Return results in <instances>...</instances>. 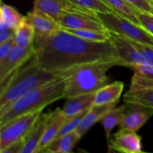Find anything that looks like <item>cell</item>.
Listing matches in <instances>:
<instances>
[{"instance_id": "obj_27", "label": "cell", "mask_w": 153, "mask_h": 153, "mask_svg": "<svg viewBox=\"0 0 153 153\" xmlns=\"http://www.w3.org/2000/svg\"><path fill=\"white\" fill-rule=\"evenodd\" d=\"M88 110L82 112V113H79L78 114L74 115V116L70 117H67V120L65 121L64 124L63 125L62 128L60 130V132L58 134V136H57V137L64 135V134H67L68 133L73 132L74 131H76L77 128H79V126H80L82 120L85 117V114H86Z\"/></svg>"}, {"instance_id": "obj_21", "label": "cell", "mask_w": 153, "mask_h": 153, "mask_svg": "<svg viewBox=\"0 0 153 153\" xmlns=\"http://www.w3.org/2000/svg\"><path fill=\"white\" fill-rule=\"evenodd\" d=\"M36 33L31 22L25 16L24 19L15 29V45L22 48H26L34 44Z\"/></svg>"}, {"instance_id": "obj_29", "label": "cell", "mask_w": 153, "mask_h": 153, "mask_svg": "<svg viewBox=\"0 0 153 153\" xmlns=\"http://www.w3.org/2000/svg\"><path fill=\"white\" fill-rule=\"evenodd\" d=\"M139 12L153 14V0H126Z\"/></svg>"}, {"instance_id": "obj_6", "label": "cell", "mask_w": 153, "mask_h": 153, "mask_svg": "<svg viewBox=\"0 0 153 153\" xmlns=\"http://www.w3.org/2000/svg\"><path fill=\"white\" fill-rule=\"evenodd\" d=\"M42 111L16 117L0 125V152L16 142L24 140Z\"/></svg>"}, {"instance_id": "obj_4", "label": "cell", "mask_w": 153, "mask_h": 153, "mask_svg": "<svg viewBox=\"0 0 153 153\" xmlns=\"http://www.w3.org/2000/svg\"><path fill=\"white\" fill-rule=\"evenodd\" d=\"M61 99H65L64 78L34 88L18 99L0 112V125L21 115L42 111L47 105Z\"/></svg>"}, {"instance_id": "obj_1", "label": "cell", "mask_w": 153, "mask_h": 153, "mask_svg": "<svg viewBox=\"0 0 153 153\" xmlns=\"http://www.w3.org/2000/svg\"><path fill=\"white\" fill-rule=\"evenodd\" d=\"M34 46V61L44 70L58 73L62 77L63 73L88 63L114 61L121 66L111 40L88 41L64 28L51 35L36 34Z\"/></svg>"}, {"instance_id": "obj_23", "label": "cell", "mask_w": 153, "mask_h": 153, "mask_svg": "<svg viewBox=\"0 0 153 153\" xmlns=\"http://www.w3.org/2000/svg\"><path fill=\"white\" fill-rule=\"evenodd\" d=\"M112 11L126 18L135 23L140 24L137 18L138 10H136L126 0H104Z\"/></svg>"}, {"instance_id": "obj_17", "label": "cell", "mask_w": 153, "mask_h": 153, "mask_svg": "<svg viewBox=\"0 0 153 153\" xmlns=\"http://www.w3.org/2000/svg\"><path fill=\"white\" fill-rule=\"evenodd\" d=\"M95 93L82 94L66 99L62 111L67 117L85 111L91 108L94 105Z\"/></svg>"}, {"instance_id": "obj_10", "label": "cell", "mask_w": 153, "mask_h": 153, "mask_svg": "<svg viewBox=\"0 0 153 153\" xmlns=\"http://www.w3.org/2000/svg\"><path fill=\"white\" fill-rule=\"evenodd\" d=\"M109 152L122 153H142V138L135 131L119 128L108 143Z\"/></svg>"}, {"instance_id": "obj_32", "label": "cell", "mask_w": 153, "mask_h": 153, "mask_svg": "<svg viewBox=\"0 0 153 153\" xmlns=\"http://www.w3.org/2000/svg\"><path fill=\"white\" fill-rule=\"evenodd\" d=\"M23 145V140L10 145L0 153H20Z\"/></svg>"}, {"instance_id": "obj_14", "label": "cell", "mask_w": 153, "mask_h": 153, "mask_svg": "<svg viewBox=\"0 0 153 153\" xmlns=\"http://www.w3.org/2000/svg\"><path fill=\"white\" fill-rule=\"evenodd\" d=\"M131 69L133 70V76L131 79L129 91L153 88V64H134Z\"/></svg>"}, {"instance_id": "obj_11", "label": "cell", "mask_w": 153, "mask_h": 153, "mask_svg": "<svg viewBox=\"0 0 153 153\" xmlns=\"http://www.w3.org/2000/svg\"><path fill=\"white\" fill-rule=\"evenodd\" d=\"M33 9L44 12L57 21L64 12L80 11L95 13L76 5L70 0H34Z\"/></svg>"}, {"instance_id": "obj_25", "label": "cell", "mask_w": 153, "mask_h": 153, "mask_svg": "<svg viewBox=\"0 0 153 153\" xmlns=\"http://www.w3.org/2000/svg\"><path fill=\"white\" fill-rule=\"evenodd\" d=\"M80 38L91 42H105L111 40V34L108 31H98L92 29H71L64 28Z\"/></svg>"}, {"instance_id": "obj_8", "label": "cell", "mask_w": 153, "mask_h": 153, "mask_svg": "<svg viewBox=\"0 0 153 153\" xmlns=\"http://www.w3.org/2000/svg\"><path fill=\"white\" fill-rule=\"evenodd\" d=\"M58 22L62 28L107 31L102 22L97 16V13L64 12L58 18Z\"/></svg>"}, {"instance_id": "obj_5", "label": "cell", "mask_w": 153, "mask_h": 153, "mask_svg": "<svg viewBox=\"0 0 153 153\" xmlns=\"http://www.w3.org/2000/svg\"><path fill=\"white\" fill-rule=\"evenodd\" d=\"M97 16L111 34L142 44L153 46V36L141 25L113 11L99 12Z\"/></svg>"}, {"instance_id": "obj_22", "label": "cell", "mask_w": 153, "mask_h": 153, "mask_svg": "<svg viewBox=\"0 0 153 153\" xmlns=\"http://www.w3.org/2000/svg\"><path fill=\"white\" fill-rule=\"evenodd\" d=\"M126 105H123L120 107L114 108L111 110L109 111L108 113H106L100 120V123L102 124L105 130L108 143L111 137V133L113 129L117 126L120 125V123Z\"/></svg>"}, {"instance_id": "obj_26", "label": "cell", "mask_w": 153, "mask_h": 153, "mask_svg": "<svg viewBox=\"0 0 153 153\" xmlns=\"http://www.w3.org/2000/svg\"><path fill=\"white\" fill-rule=\"evenodd\" d=\"M73 4L85 10L99 13V12L112 11L104 0H70Z\"/></svg>"}, {"instance_id": "obj_20", "label": "cell", "mask_w": 153, "mask_h": 153, "mask_svg": "<svg viewBox=\"0 0 153 153\" xmlns=\"http://www.w3.org/2000/svg\"><path fill=\"white\" fill-rule=\"evenodd\" d=\"M25 16H22L14 7L4 4L1 1L0 4V30L4 28L16 29L21 23Z\"/></svg>"}, {"instance_id": "obj_3", "label": "cell", "mask_w": 153, "mask_h": 153, "mask_svg": "<svg viewBox=\"0 0 153 153\" xmlns=\"http://www.w3.org/2000/svg\"><path fill=\"white\" fill-rule=\"evenodd\" d=\"M118 64L114 61H99L79 66L63 73L65 83V99L95 93L111 83L109 69Z\"/></svg>"}, {"instance_id": "obj_33", "label": "cell", "mask_w": 153, "mask_h": 153, "mask_svg": "<svg viewBox=\"0 0 153 153\" xmlns=\"http://www.w3.org/2000/svg\"><path fill=\"white\" fill-rule=\"evenodd\" d=\"M15 29L13 28H4V29L0 30V43L6 41L11 37H14Z\"/></svg>"}, {"instance_id": "obj_7", "label": "cell", "mask_w": 153, "mask_h": 153, "mask_svg": "<svg viewBox=\"0 0 153 153\" xmlns=\"http://www.w3.org/2000/svg\"><path fill=\"white\" fill-rule=\"evenodd\" d=\"M34 53V44L26 48L19 47L14 44L7 56L0 61V87L4 85L25 63L29 61Z\"/></svg>"}, {"instance_id": "obj_28", "label": "cell", "mask_w": 153, "mask_h": 153, "mask_svg": "<svg viewBox=\"0 0 153 153\" xmlns=\"http://www.w3.org/2000/svg\"><path fill=\"white\" fill-rule=\"evenodd\" d=\"M134 43L140 53V64H153V46L137 42Z\"/></svg>"}, {"instance_id": "obj_13", "label": "cell", "mask_w": 153, "mask_h": 153, "mask_svg": "<svg viewBox=\"0 0 153 153\" xmlns=\"http://www.w3.org/2000/svg\"><path fill=\"white\" fill-rule=\"evenodd\" d=\"M25 16L33 25L37 35H51L62 28L56 19L39 10L33 9Z\"/></svg>"}, {"instance_id": "obj_12", "label": "cell", "mask_w": 153, "mask_h": 153, "mask_svg": "<svg viewBox=\"0 0 153 153\" xmlns=\"http://www.w3.org/2000/svg\"><path fill=\"white\" fill-rule=\"evenodd\" d=\"M67 119V117L64 114L62 108H57L53 111L48 113L44 132L36 153L43 152V149L56 138Z\"/></svg>"}, {"instance_id": "obj_19", "label": "cell", "mask_w": 153, "mask_h": 153, "mask_svg": "<svg viewBox=\"0 0 153 153\" xmlns=\"http://www.w3.org/2000/svg\"><path fill=\"white\" fill-rule=\"evenodd\" d=\"M124 89L123 82H111L95 92L94 105H106L118 103Z\"/></svg>"}, {"instance_id": "obj_24", "label": "cell", "mask_w": 153, "mask_h": 153, "mask_svg": "<svg viewBox=\"0 0 153 153\" xmlns=\"http://www.w3.org/2000/svg\"><path fill=\"white\" fill-rule=\"evenodd\" d=\"M123 100L126 103H135L153 108V88L140 91L128 90L123 96Z\"/></svg>"}, {"instance_id": "obj_16", "label": "cell", "mask_w": 153, "mask_h": 153, "mask_svg": "<svg viewBox=\"0 0 153 153\" xmlns=\"http://www.w3.org/2000/svg\"><path fill=\"white\" fill-rule=\"evenodd\" d=\"M117 103H111L106 105H94L85 114L80 126L77 128L79 134L83 137L97 122H100L106 113L116 107Z\"/></svg>"}, {"instance_id": "obj_2", "label": "cell", "mask_w": 153, "mask_h": 153, "mask_svg": "<svg viewBox=\"0 0 153 153\" xmlns=\"http://www.w3.org/2000/svg\"><path fill=\"white\" fill-rule=\"evenodd\" d=\"M62 78L58 73L40 67L32 57L30 63L21 67L0 87V112L31 90Z\"/></svg>"}, {"instance_id": "obj_18", "label": "cell", "mask_w": 153, "mask_h": 153, "mask_svg": "<svg viewBox=\"0 0 153 153\" xmlns=\"http://www.w3.org/2000/svg\"><path fill=\"white\" fill-rule=\"evenodd\" d=\"M82 136L76 131L56 137L52 140L42 152L46 153H70L76 146Z\"/></svg>"}, {"instance_id": "obj_30", "label": "cell", "mask_w": 153, "mask_h": 153, "mask_svg": "<svg viewBox=\"0 0 153 153\" xmlns=\"http://www.w3.org/2000/svg\"><path fill=\"white\" fill-rule=\"evenodd\" d=\"M140 25L153 36V14L146 12H138L137 14Z\"/></svg>"}, {"instance_id": "obj_9", "label": "cell", "mask_w": 153, "mask_h": 153, "mask_svg": "<svg viewBox=\"0 0 153 153\" xmlns=\"http://www.w3.org/2000/svg\"><path fill=\"white\" fill-rule=\"evenodd\" d=\"M152 116V108L135 103H126L119 128L137 132Z\"/></svg>"}, {"instance_id": "obj_15", "label": "cell", "mask_w": 153, "mask_h": 153, "mask_svg": "<svg viewBox=\"0 0 153 153\" xmlns=\"http://www.w3.org/2000/svg\"><path fill=\"white\" fill-rule=\"evenodd\" d=\"M48 114H41L33 128L23 140L20 153H36L43 137Z\"/></svg>"}, {"instance_id": "obj_31", "label": "cell", "mask_w": 153, "mask_h": 153, "mask_svg": "<svg viewBox=\"0 0 153 153\" xmlns=\"http://www.w3.org/2000/svg\"><path fill=\"white\" fill-rule=\"evenodd\" d=\"M14 44V37H11L3 43H0V61H3L7 56Z\"/></svg>"}]
</instances>
